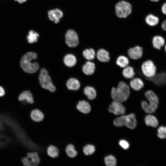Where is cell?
<instances>
[{
    "label": "cell",
    "mask_w": 166,
    "mask_h": 166,
    "mask_svg": "<svg viewBox=\"0 0 166 166\" xmlns=\"http://www.w3.org/2000/svg\"><path fill=\"white\" fill-rule=\"evenodd\" d=\"M96 58L98 61L102 62H108L110 59L109 52L103 48L99 49L96 51Z\"/></svg>",
    "instance_id": "cell-11"
},
{
    "label": "cell",
    "mask_w": 166,
    "mask_h": 166,
    "mask_svg": "<svg viewBox=\"0 0 166 166\" xmlns=\"http://www.w3.org/2000/svg\"><path fill=\"white\" fill-rule=\"evenodd\" d=\"M77 62L75 57L71 54L66 55L64 58V62L65 64L69 67H72L74 66Z\"/></svg>",
    "instance_id": "cell-25"
},
{
    "label": "cell",
    "mask_w": 166,
    "mask_h": 166,
    "mask_svg": "<svg viewBox=\"0 0 166 166\" xmlns=\"http://www.w3.org/2000/svg\"><path fill=\"white\" fill-rule=\"evenodd\" d=\"M152 42L153 47L157 50L161 49L165 44L164 38L159 35L154 36L152 39Z\"/></svg>",
    "instance_id": "cell-17"
},
{
    "label": "cell",
    "mask_w": 166,
    "mask_h": 166,
    "mask_svg": "<svg viewBox=\"0 0 166 166\" xmlns=\"http://www.w3.org/2000/svg\"><path fill=\"white\" fill-rule=\"evenodd\" d=\"M65 38L66 43L70 47H75L78 44V35L73 30H70L67 32L65 35Z\"/></svg>",
    "instance_id": "cell-9"
},
{
    "label": "cell",
    "mask_w": 166,
    "mask_h": 166,
    "mask_svg": "<svg viewBox=\"0 0 166 166\" xmlns=\"http://www.w3.org/2000/svg\"><path fill=\"white\" fill-rule=\"evenodd\" d=\"M105 162L107 166H115L116 165V160L112 155L106 156L105 158Z\"/></svg>",
    "instance_id": "cell-32"
},
{
    "label": "cell",
    "mask_w": 166,
    "mask_h": 166,
    "mask_svg": "<svg viewBox=\"0 0 166 166\" xmlns=\"http://www.w3.org/2000/svg\"><path fill=\"white\" fill-rule=\"evenodd\" d=\"M26 156L29 159L32 166H38L40 162V158L38 152L36 151L28 152Z\"/></svg>",
    "instance_id": "cell-18"
},
{
    "label": "cell",
    "mask_w": 166,
    "mask_h": 166,
    "mask_svg": "<svg viewBox=\"0 0 166 166\" xmlns=\"http://www.w3.org/2000/svg\"><path fill=\"white\" fill-rule=\"evenodd\" d=\"M122 74L125 78L129 80L132 79L136 75L134 68L129 65L123 69Z\"/></svg>",
    "instance_id": "cell-20"
},
{
    "label": "cell",
    "mask_w": 166,
    "mask_h": 166,
    "mask_svg": "<svg viewBox=\"0 0 166 166\" xmlns=\"http://www.w3.org/2000/svg\"><path fill=\"white\" fill-rule=\"evenodd\" d=\"M11 139L3 135H0V148L5 147L11 142Z\"/></svg>",
    "instance_id": "cell-33"
},
{
    "label": "cell",
    "mask_w": 166,
    "mask_h": 166,
    "mask_svg": "<svg viewBox=\"0 0 166 166\" xmlns=\"http://www.w3.org/2000/svg\"><path fill=\"white\" fill-rule=\"evenodd\" d=\"M95 148L94 146L91 144H87L85 145L83 148L84 154L86 156H90L95 152Z\"/></svg>",
    "instance_id": "cell-31"
},
{
    "label": "cell",
    "mask_w": 166,
    "mask_h": 166,
    "mask_svg": "<svg viewBox=\"0 0 166 166\" xmlns=\"http://www.w3.org/2000/svg\"><path fill=\"white\" fill-rule=\"evenodd\" d=\"M39 79L40 85L44 89L48 90L51 92L56 90L50 77L48 74V71L45 68H42L40 72Z\"/></svg>",
    "instance_id": "cell-5"
},
{
    "label": "cell",
    "mask_w": 166,
    "mask_h": 166,
    "mask_svg": "<svg viewBox=\"0 0 166 166\" xmlns=\"http://www.w3.org/2000/svg\"><path fill=\"white\" fill-rule=\"evenodd\" d=\"M66 86L68 89L69 90L76 91L79 89L80 84L77 79L72 78L67 81Z\"/></svg>",
    "instance_id": "cell-23"
},
{
    "label": "cell",
    "mask_w": 166,
    "mask_h": 166,
    "mask_svg": "<svg viewBox=\"0 0 166 166\" xmlns=\"http://www.w3.org/2000/svg\"><path fill=\"white\" fill-rule=\"evenodd\" d=\"M84 93L87 99L90 101L95 99L97 96V92L93 86H86L84 89Z\"/></svg>",
    "instance_id": "cell-19"
},
{
    "label": "cell",
    "mask_w": 166,
    "mask_h": 166,
    "mask_svg": "<svg viewBox=\"0 0 166 166\" xmlns=\"http://www.w3.org/2000/svg\"><path fill=\"white\" fill-rule=\"evenodd\" d=\"M129 63V59L128 57L123 55L119 56L116 60V65L123 69L128 65Z\"/></svg>",
    "instance_id": "cell-22"
},
{
    "label": "cell",
    "mask_w": 166,
    "mask_h": 166,
    "mask_svg": "<svg viewBox=\"0 0 166 166\" xmlns=\"http://www.w3.org/2000/svg\"><path fill=\"white\" fill-rule=\"evenodd\" d=\"M159 21V19L157 17L152 14L148 15L145 18L146 23L151 26L156 25L158 23Z\"/></svg>",
    "instance_id": "cell-28"
},
{
    "label": "cell",
    "mask_w": 166,
    "mask_h": 166,
    "mask_svg": "<svg viewBox=\"0 0 166 166\" xmlns=\"http://www.w3.org/2000/svg\"><path fill=\"white\" fill-rule=\"evenodd\" d=\"M143 49L139 45H136L128 49L127 51V56L129 59L138 60L142 57Z\"/></svg>",
    "instance_id": "cell-8"
},
{
    "label": "cell",
    "mask_w": 166,
    "mask_h": 166,
    "mask_svg": "<svg viewBox=\"0 0 166 166\" xmlns=\"http://www.w3.org/2000/svg\"><path fill=\"white\" fill-rule=\"evenodd\" d=\"M116 14L119 18H126L132 11V6L127 2L121 1L117 3L115 7Z\"/></svg>",
    "instance_id": "cell-6"
},
{
    "label": "cell",
    "mask_w": 166,
    "mask_h": 166,
    "mask_svg": "<svg viewBox=\"0 0 166 166\" xmlns=\"http://www.w3.org/2000/svg\"><path fill=\"white\" fill-rule=\"evenodd\" d=\"M161 10L162 13L166 15V2L164 3L161 7Z\"/></svg>",
    "instance_id": "cell-37"
},
{
    "label": "cell",
    "mask_w": 166,
    "mask_h": 166,
    "mask_svg": "<svg viewBox=\"0 0 166 166\" xmlns=\"http://www.w3.org/2000/svg\"><path fill=\"white\" fill-rule=\"evenodd\" d=\"M82 55L87 60L92 61L96 57V51L92 48L87 49L83 51Z\"/></svg>",
    "instance_id": "cell-24"
},
{
    "label": "cell",
    "mask_w": 166,
    "mask_h": 166,
    "mask_svg": "<svg viewBox=\"0 0 166 166\" xmlns=\"http://www.w3.org/2000/svg\"><path fill=\"white\" fill-rule=\"evenodd\" d=\"M119 144L120 146L124 149H128L129 146V145L128 142L126 140H121L119 142Z\"/></svg>",
    "instance_id": "cell-35"
},
{
    "label": "cell",
    "mask_w": 166,
    "mask_h": 166,
    "mask_svg": "<svg viewBox=\"0 0 166 166\" xmlns=\"http://www.w3.org/2000/svg\"><path fill=\"white\" fill-rule=\"evenodd\" d=\"M5 94V91L2 87L0 86V97L3 96Z\"/></svg>",
    "instance_id": "cell-38"
},
{
    "label": "cell",
    "mask_w": 166,
    "mask_h": 166,
    "mask_svg": "<svg viewBox=\"0 0 166 166\" xmlns=\"http://www.w3.org/2000/svg\"><path fill=\"white\" fill-rule=\"evenodd\" d=\"M63 15L62 12L57 9L51 10L48 12L49 19L56 23L59 22L60 19L62 17Z\"/></svg>",
    "instance_id": "cell-15"
},
{
    "label": "cell",
    "mask_w": 166,
    "mask_h": 166,
    "mask_svg": "<svg viewBox=\"0 0 166 166\" xmlns=\"http://www.w3.org/2000/svg\"><path fill=\"white\" fill-rule=\"evenodd\" d=\"M129 85L122 81L119 82L117 87H113L111 91V96L113 100L122 103L128 99L130 93Z\"/></svg>",
    "instance_id": "cell-1"
},
{
    "label": "cell",
    "mask_w": 166,
    "mask_h": 166,
    "mask_svg": "<svg viewBox=\"0 0 166 166\" xmlns=\"http://www.w3.org/2000/svg\"><path fill=\"white\" fill-rule=\"evenodd\" d=\"M47 153L50 157L55 158L57 157L59 155V150L55 146L53 145H49L47 148Z\"/></svg>",
    "instance_id": "cell-27"
},
{
    "label": "cell",
    "mask_w": 166,
    "mask_h": 166,
    "mask_svg": "<svg viewBox=\"0 0 166 166\" xmlns=\"http://www.w3.org/2000/svg\"><path fill=\"white\" fill-rule=\"evenodd\" d=\"M129 85L131 89L138 91L144 87V83L141 78L139 77H134L130 80Z\"/></svg>",
    "instance_id": "cell-12"
},
{
    "label": "cell",
    "mask_w": 166,
    "mask_h": 166,
    "mask_svg": "<svg viewBox=\"0 0 166 166\" xmlns=\"http://www.w3.org/2000/svg\"><path fill=\"white\" fill-rule=\"evenodd\" d=\"M113 124L116 126H125L129 128L133 129L136 125L137 121L135 114L131 113L116 118L114 120Z\"/></svg>",
    "instance_id": "cell-4"
},
{
    "label": "cell",
    "mask_w": 166,
    "mask_h": 166,
    "mask_svg": "<svg viewBox=\"0 0 166 166\" xmlns=\"http://www.w3.org/2000/svg\"><path fill=\"white\" fill-rule=\"evenodd\" d=\"M76 108L79 112L84 114L89 113L91 109L89 102L85 100L79 101L76 105Z\"/></svg>",
    "instance_id": "cell-13"
},
{
    "label": "cell",
    "mask_w": 166,
    "mask_h": 166,
    "mask_svg": "<svg viewBox=\"0 0 166 166\" xmlns=\"http://www.w3.org/2000/svg\"><path fill=\"white\" fill-rule=\"evenodd\" d=\"M141 69L143 75L148 78L152 77L156 73V67L151 60L144 61L141 65Z\"/></svg>",
    "instance_id": "cell-7"
},
{
    "label": "cell",
    "mask_w": 166,
    "mask_h": 166,
    "mask_svg": "<svg viewBox=\"0 0 166 166\" xmlns=\"http://www.w3.org/2000/svg\"><path fill=\"white\" fill-rule=\"evenodd\" d=\"M65 152L67 155L70 158H74L77 154V152L72 144H68L65 149Z\"/></svg>",
    "instance_id": "cell-29"
},
{
    "label": "cell",
    "mask_w": 166,
    "mask_h": 166,
    "mask_svg": "<svg viewBox=\"0 0 166 166\" xmlns=\"http://www.w3.org/2000/svg\"><path fill=\"white\" fill-rule=\"evenodd\" d=\"M145 98L148 103L145 101H142L141 105L143 109L148 113H154L157 109L159 103V99L157 94L153 91L148 90L144 93Z\"/></svg>",
    "instance_id": "cell-2"
},
{
    "label": "cell",
    "mask_w": 166,
    "mask_h": 166,
    "mask_svg": "<svg viewBox=\"0 0 166 166\" xmlns=\"http://www.w3.org/2000/svg\"><path fill=\"white\" fill-rule=\"evenodd\" d=\"M96 65L95 63L90 61H87L82 67L83 72L87 75H91L95 72Z\"/></svg>",
    "instance_id": "cell-16"
},
{
    "label": "cell",
    "mask_w": 166,
    "mask_h": 166,
    "mask_svg": "<svg viewBox=\"0 0 166 166\" xmlns=\"http://www.w3.org/2000/svg\"><path fill=\"white\" fill-rule=\"evenodd\" d=\"M161 27L164 30L166 31V20L162 22Z\"/></svg>",
    "instance_id": "cell-39"
},
{
    "label": "cell",
    "mask_w": 166,
    "mask_h": 166,
    "mask_svg": "<svg viewBox=\"0 0 166 166\" xmlns=\"http://www.w3.org/2000/svg\"><path fill=\"white\" fill-rule=\"evenodd\" d=\"M157 136L161 139H164L166 138V127L160 126L157 129Z\"/></svg>",
    "instance_id": "cell-34"
},
{
    "label": "cell",
    "mask_w": 166,
    "mask_h": 166,
    "mask_svg": "<svg viewBox=\"0 0 166 166\" xmlns=\"http://www.w3.org/2000/svg\"><path fill=\"white\" fill-rule=\"evenodd\" d=\"M31 119L34 121L39 122L43 119L44 114L39 109H35L32 110L30 113Z\"/></svg>",
    "instance_id": "cell-21"
},
{
    "label": "cell",
    "mask_w": 166,
    "mask_h": 166,
    "mask_svg": "<svg viewBox=\"0 0 166 166\" xmlns=\"http://www.w3.org/2000/svg\"><path fill=\"white\" fill-rule=\"evenodd\" d=\"M21 161L23 165L25 166H32L29 159L26 156L22 157Z\"/></svg>",
    "instance_id": "cell-36"
},
{
    "label": "cell",
    "mask_w": 166,
    "mask_h": 166,
    "mask_svg": "<svg viewBox=\"0 0 166 166\" xmlns=\"http://www.w3.org/2000/svg\"><path fill=\"white\" fill-rule=\"evenodd\" d=\"M146 124L148 126L153 127H157L158 125V121L156 117L152 115H147L144 119Z\"/></svg>",
    "instance_id": "cell-26"
},
{
    "label": "cell",
    "mask_w": 166,
    "mask_h": 166,
    "mask_svg": "<svg viewBox=\"0 0 166 166\" xmlns=\"http://www.w3.org/2000/svg\"><path fill=\"white\" fill-rule=\"evenodd\" d=\"M39 37L38 34L35 31L31 30L29 31L27 36V39L30 43H33L37 41Z\"/></svg>",
    "instance_id": "cell-30"
},
{
    "label": "cell",
    "mask_w": 166,
    "mask_h": 166,
    "mask_svg": "<svg viewBox=\"0 0 166 166\" xmlns=\"http://www.w3.org/2000/svg\"><path fill=\"white\" fill-rule=\"evenodd\" d=\"M27 0H14V1L18 2L19 3H23L25 2Z\"/></svg>",
    "instance_id": "cell-40"
},
{
    "label": "cell",
    "mask_w": 166,
    "mask_h": 166,
    "mask_svg": "<svg viewBox=\"0 0 166 166\" xmlns=\"http://www.w3.org/2000/svg\"><path fill=\"white\" fill-rule=\"evenodd\" d=\"M37 57V54L34 52H28L22 58L20 65L23 70L26 73H33L36 72L39 68V65L37 62H33L34 60Z\"/></svg>",
    "instance_id": "cell-3"
},
{
    "label": "cell",
    "mask_w": 166,
    "mask_h": 166,
    "mask_svg": "<svg viewBox=\"0 0 166 166\" xmlns=\"http://www.w3.org/2000/svg\"><path fill=\"white\" fill-rule=\"evenodd\" d=\"M151 1L153 2H157L159 0H150Z\"/></svg>",
    "instance_id": "cell-42"
},
{
    "label": "cell",
    "mask_w": 166,
    "mask_h": 166,
    "mask_svg": "<svg viewBox=\"0 0 166 166\" xmlns=\"http://www.w3.org/2000/svg\"><path fill=\"white\" fill-rule=\"evenodd\" d=\"M109 111L115 115H118L124 114L125 109L122 103L113 101L109 105Z\"/></svg>",
    "instance_id": "cell-10"
},
{
    "label": "cell",
    "mask_w": 166,
    "mask_h": 166,
    "mask_svg": "<svg viewBox=\"0 0 166 166\" xmlns=\"http://www.w3.org/2000/svg\"><path fill=\"white\" fill-rule=\"evenodd\" d=\"M164 49L165 52L166 53V43H165V45H164Z\"/></svg>",
    "instance_id": "cell-41"
},
{
    "label": "cell",
    "mask_w": 166,
    "mask_h": 166,
    "mask_svg": "<svg viewBox=\"0 0 166 166\" xmlns=\"http://www.w3.org/2000/svg\"><path fill=\"white\" fill-rule=\"evenodd\" d=\"M18 99L20 101H25V105L32 104L34 102V97L31 93L29 91H25L21 93Z\"/></svg>",
    "instance_id": "cell-14"
}]
</instances>
